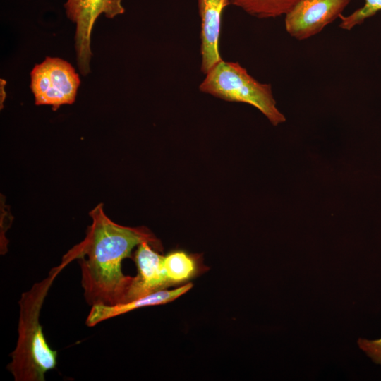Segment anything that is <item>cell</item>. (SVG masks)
Returning <instances> with one entry per match:
<instances>
[{
    "mask_svg": "<svg viewBox=\"0 0 381 381\" xmlns=\"http://www.w3.org/2000/svg\"><path fill=\"white\" fill-rule=\"evenodd\" d=\"M123 0H66L64 4L68 19L75 23V48L78 69L83 76L90 72L91 33L97 18L104 14L108 18L125 12Z\"/></svg>",
    "mask_w": 381,
    "mask_h": 381,
    "instance_id": "obj_5",
    "label": "cell"
},
{
    "mask_svg": "<svg viewBox=\"0 0 381 381\" xmlns=\"http://www.w3.org/2000/svg\"><path fill=\"white\" fill-rule=\"evenodd\" d=\"M163 258L164 256L155 250L148 242H143L138 246L133 257L138 274L133 278L126 302L169 286L164 270Z\"/></svg>",
    "mask_w": 381,
    "mask_h": 381,
    "instance_id": "obj_7",
    "label": "cell"
},
{
    "mask_svg": "<svg viewBox=\"0 0 381 381\" xmlns=\"http://www.w3.org/2000/svg\"><path fill=\"white\" fill-rule=\"evenodd\" d=\"M191 287V284H187L173 290H159L126 303L116 305H93L87 317L86 325L88 327H93L104 320L139 308L169 303L187 292Z\"/></svg>",
    "mask_w": 381,
    "mask_h": 381,
    "instance_id": "obj_9",
    "label": "cell"
},
{
    "mask_svg": "<svg viewBox=\"0 0 381 381\" xmlns=\"http://www.w3.org/2000/svg\"><path fill=\"white\" fill-rule=\"evenodd\" d=\"M381 11V0H365L364 5L350 13L341 15L339 27L345 30H351L356 25L362 24L366 19Z\"/></svg>",
    "mask_w": 381,
    "mask_h": 381,
    "instance_id": "obj_12",
    "label": "cell"
},
{
    "mask_svg": "<svg viewBox=\"0 0 381 381\" xmlns=\"http://www.w3.org/2000/svg\"><path fill=\"white\" fill-rule=\"evenodd\" d=\"M358 345L374 363L381 365V338L376 340L360 338Z\"/></svg>",
    "mask_w": 381,
    "mask_h": 381,
    "instance_id": "obj_13",
    "label": "cell"
},
{
    "mask_svg": "<svg viewBox=\"0 0 381 381\" xmlns=\"http://www.w3.org/2000/svg\"><path fill=\"white\" fill-rule=\"evenodd\" d=\"M163 267L169 286L188 281L197 272L195 258L181 250L164 256Z\"/></svg>",
    "mask_w": 381,
    "mask_h": 381,
    "instance_id": "obj_10",
    "label": "cell"
},
{
    "mask_svg": "<svg viewBox=\"0 0 381 381\" xmlns=\"http://www.w3.org/2000/svg\"><path fill=\"white\" fill-rule=\"evenodd\" d=\"M299 0H230L231 5L260 18H274L285 14Z\"/></svg>",
    "mask_w": 381,
    "mask_h": 381,
    "instance_id": "obj_11",
    "label": "cell"
},
{
    "mask_svg": "<svg viewBox=\"0 0 381 381\" xmlns=\"http://www.w3.org/2000/svg\"><path fill=\"white\" fill-rule=\"evenodd\" d=\"M66 266L60 263L47 277L35 283L19 300L18 340L7 365L16 381H44L57 363V351L46 341L40 323V310L54 279Z\"/></svg>",
    "mask_w": 381,
    "mask_h": 381,
    "instance_id": "obj_2",
    "label": "cell"
},
{
    "mask_svg": "<svg viewBox=\"0 0 381 381\" xmlns=\"http://www.w3.org/2000/svg\"><path fill=\"white\" fill-rule=\"evenodd\" d=\"M92 224L86 236L70 249L61 262L67 266L78 260L81 271L84 296L91 306L125 303L133 277L122 272V261L143 242L158 250L161 243L145 226L129 227L111 221L99 204L89 212Z\"/></svg>",
    "mask_w": 381,
    "mask_h": 381,
    "instance_id": "obj_1",
    "label": "cell"
},
{
    "mask_svg": "<svg viewBox=\"0 0 381 381\" xmlns=\"http://www.w3.org/2000/svg\"><path fill=\"white\" fill-rule=\"evenodd\" d=\"M230 0H198L200 18V70L205 75L222 60L219 52L222 16Z\"/></svg>",
    "mask_w": 381,
    "mask_h": 381,
    "instance_id": "obj_8",
    "label": "cell"
},
{
    "mask_svg": "<svg viewBox=\"0 0 381 381\" xmlns=\"http://www.w3.org/2000/svg\"><path fill=\"white\" fill-rule=\"evenodd\" d=\"M199 89L225 101L253 106L274 126L286 121L277 107L271 85L255 80L238 62H218L205 74Z\"/></svg>",
    "mask_w": 381,
    "mask_h": 381,
    "instance_id": "obj_3",
    "label": "cell"
},
{
    "mask_svg": "<svg viewBox=\"0 0 381 381\" xmlns=\"http://www.w3.org/2000/svg\"><path fill=\"white\" fill-rule=\"evenodd\" d=\"M351 0H299L284 16L286 32L297 40L310 38L342 15Z\"/></svg>",
    "mask_w": 381,
    "mask_h": 381,
    "instance_id": "obj_6",
    "label": "cell"
},
{
    "mask_svg": "<svg viewBox=\"0 0 381 381\" xmlns=\"http://www.w3.org/2000/svg\"><path fill=\"white\" fill-rule=\"evenodd\" d=\"M30 88L36 105H50L56 111L75 102L80 80L68 61L47 57L30 72Z\"/></svg>",
    "mask_w": 381,
    "mask_h": 381,
    "instance_id": "obj_4",
    "label": "cell"
}]
</instances>
